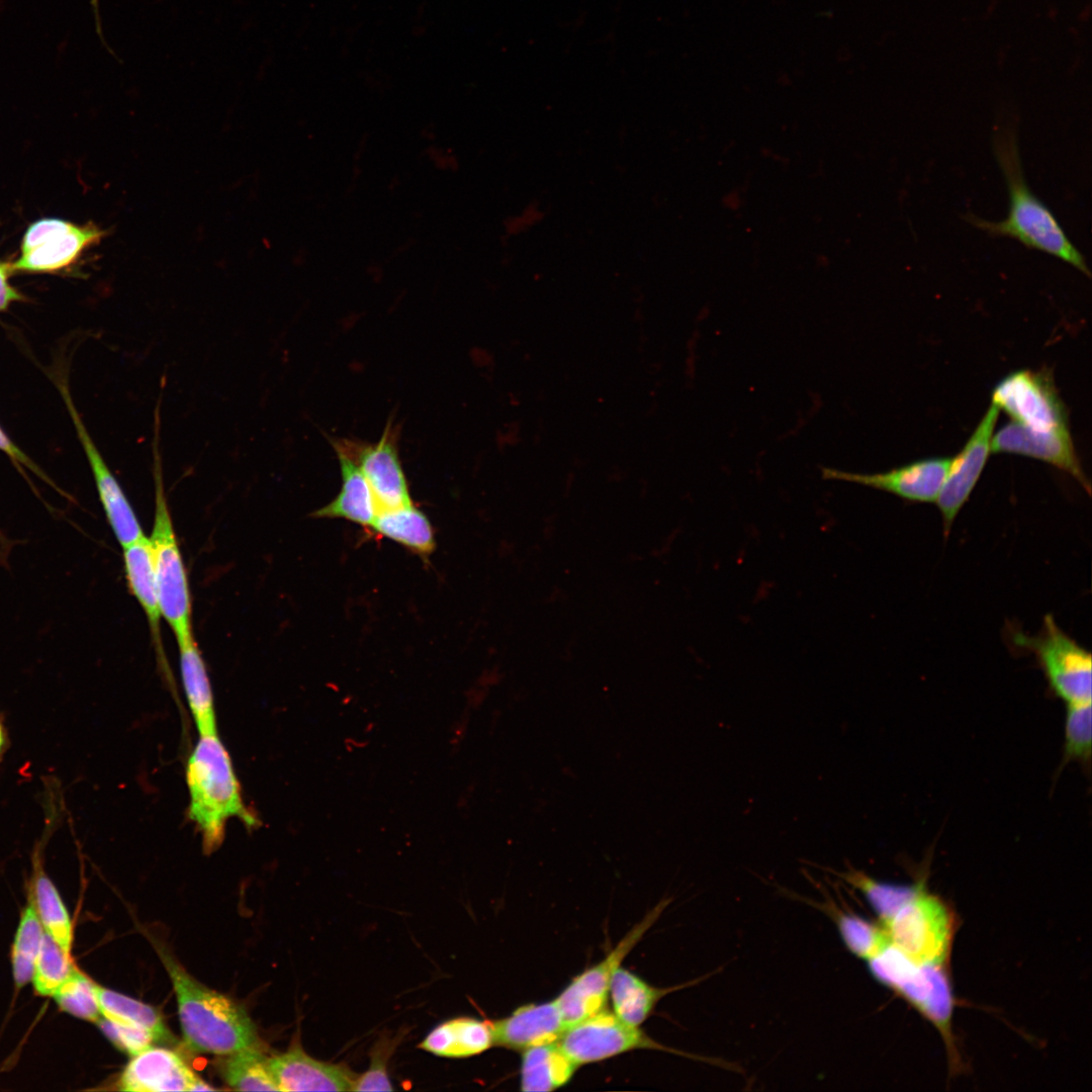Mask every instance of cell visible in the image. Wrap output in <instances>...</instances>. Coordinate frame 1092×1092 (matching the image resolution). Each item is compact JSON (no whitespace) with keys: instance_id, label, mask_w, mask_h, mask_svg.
Segmentation results:
<instances>
[{"instance_id":"40","label":"cell","mask_w":1092,"mask_h":1092,"mask_svg":"<svg viewBox=\"0 0 1092 1092\" xmlns=\"http://www.w3.org/2000/svg\"><path fill=\"white\" fill-rule=\"evenodd\" d=\"M0 450L8 454L12 459L24 464L29 469L33 470L36 474L42 476L41 472L34 466V464L20 451L3 433L0 429Z\"/></svg>"},{"instance_id":"39","label":"cell","mask_w":1092,"mask_h":1092,"mask_svg":"<svg viewBox=\"0 0 1092 1092\" xmlns=\"http://www.w3.org/2000/svg\"><path fill=\"white\" fill-rule=\"evenodd\" d=\"M12 272L11 263L0 262V310L21 298L18 291L9 284L8 277Z\"/></svg>"},{"instance_id":"3","label":"cell","mask_w":1092,"mask_h":1092,"mask_svg":"<svg viewBox=\"0 0 1092 1092\" xmlns=\"http://www.w3.org/2000/svg\"><path fill=\"white\" fill-rule=\"evenodd\" d=\"M159 954L175 992L183 1038L191 1050L225 1057L259 1046L256 1026L241 1004L199 983L162 948Z\"/></svg>"},{"instance_id":"23","label":"cell","mask_w":1092,"mask_h":1092,"mask_svg":"<svg viewBox=\"0 0 1092 1092\" xmlns=\"http://www.w3.org/2000/svg\"><path fill=\"white\" fill-rule=\"evenodd\" d=\"M122 549L127 585L147 616L156 647L162 649L160 633L162 613L149 538L145 535Z\"/></svg>"},{"instance_id":"1","label":"cell","mask_w":1092,"mask_h":1092,"mask_svg":"<svg viewBox=\"0 0 1092 1092\" xmlns=\"http://www.w3.org/2000/svg\"><path fill=\"white\" fill-rule=\"evenodd\" d=\"M994 153L1005 178L1009 212L1001 221H990L973 213L964 218L993 237L1017 240L1027 249L1052 255L1090 277L1085 257L1073 245L1056 216L1028 187L1020 162L1015 129L1003 126L994 134Z\"/></svg>"},{"instance_id":"18","label":"cell","mask_w":1092,"mask_h":1092,"mask_svg":"<svg viewBox=\"0 0 1092 1092\" xmlns=\"http://www.w3.org/2000/svg\"><path fill=\"white\" fill-rule=\"evenodd\" d=\"M105 231L92 222L83 225L70 223L39 246L21 253L14 263L13 272L47 273L61 270L73 264L81 254L104 237Z\"/></svg>"},{"instance_id":"2","label":"cell","mask_w":1092,"mask_h":1092,"mask_svg":"<svg viewBox=\"0 0 1092 1092\" xmlns=\"http://www.w3.org/2000/svg\"><path fill=\"white\" fill-rule=\"evenodd\" d=\"M186 783L187 816L201 836L205 853L220 847L231 819L238 818L250 829L259 826L257 815L244 801L231 755L217 734L199 735L187 760Z\"/></svg>"},{"instance_id":"16","label":"cell","mask_w":1092,"mask_h":1092,"mask_svg":"<svg viewBox=\"0 0 1092 1092\" xmlns=\"http://www.w3.org/2000/svg\"><path fill=\"white\" fill-rule=\"evenodd\" d=\"M198 1080L175 1052L151 1045L131 1056L118 1086L132 1092L193 1091Z\"/></svg>"},{"instance_id":"13","label":"cell","mask_w":1092,"mask_h":1092,"mask_svg":"<svg viewBox=\"0 0 1092 1092\" xmlns=\"http://www.w3.org/2000/svg\"><path fill=\"white\" fill-rule=\"evenodd\" d=\"M991 453L1018 454L1044 461L1070 474L1088 494L1091 492L1069 428L1039 430L1011 421L993 435Z\"/></svg>"},{"instance_id":"29","label":"cell","mask_w":1092,"mask_h":1092,"mask_svg":"<svg viewBox=\"0 0 1092 1092\" xmlns=\"http://www.w3.org/2000/svg\"><path fill=\"white\" fill-rule=\"evenodd\" d=\"M221 1074L226 1084L240 1091H278L267 1058L257 1048L225 1056Z\"/></svg>"},{"instance_id":"37","label":"cell","mask_w":1092,"mask_h":1092,"mask_svg":"<svg viewBox=\"0 0 1092 1092\" xmlns=\"http://www.w3.org/2000/svg\"><path fill=\"white\" fill-rule=\"evenodd\" d=\"M96 1023L118 1050L130 1057L151 1046L157 1040L156 1036L149 1030L116 1022L102 1015Z\"/></svg>"},{"instance_id":"25","label":"cell","mask_w":1092,"mask_h":1092,"mask_svg":"<svg viewBox=\"0 0 1092 1092\" xmlns=\"http://www.w3.org/2000/svg\"><path fill=\"white\" fill-rule=\"evenodd\" d=\"M577 1067L557 1041L529 1048L522 1058L521 1089L555 1090L569 1081Z\"/></svg>"},{"instance_id":"38","label":"cell","mask_w":1092,"mask_h":1092,"mask_svg":"<svg viewBox=\"0 0 1092 1092\" xmlns=\"http://www.w3.org/2000/svg\"><path fill=\"white\" fill-rule=\"evenodd\" d=\"M71 222L60 218H41L31 223L25 231L21 242V253L27 252L55 234L65 230Z\"/></svg>"},{"instance_id":"42","label":"cell","mask_w":1092,"mask_h":1092,"mask_svg":"<svg viewBox=\"0 0 1092 1092\" xmlns=\"http://www.w3.org/2000/svg\"><path fill=\"white\" fill-rule=\"evenodd\" d=\"M90 4L92 6L94 17H95L96 31H97L100 39L104 42V38H103V35H102L100 14H99V0H90Z\"/></svg>"},{"instance_id":"27","label":"cell","mask_w":1092,"mask_h":1092,"mask_svg":"<svg viewBox=\"0 0 1092 1092\" xmlns=\"http://www.w3.org/2000/svg\"><path fill=\"white\" fill-rule=\"evenodd\" d=\"M836 875L863 894L880 917L882 924L887 923L924 889L922 883L911 885L885 883L853 869Z\"/></svg>"},{"instance_id":"5","label":"cell","mask_w":1092,"mask_h":1092,"mask_svg":"<svg viewBox=\"0 0 1092 1092\" xmlns=\"http://www.w3.org/2000/svg\"><path fill=\"white\" fill-rule=\"evenodd\" d=\"M1013 641L1036 656L1051 689L1066 704L1091 700V653L1066 634L1053 615L1044 616L1039 633L1015 632Z\"/></svg>"},{"instance_id":"30","label":"cell","mask_w":1092,"mask_h":1092,"mask_svg":"<svg viewBox=\"0 0 1092 1092\" xmlns=\"http://www.w3.org/2000/svg\"><path fill=\"white\" fill-rule=\"evenodd\" d=\"M944 965H922L929 981V992L921 1013L938 1029L946 1044L948 1056L956 1065L958 1060L950 1029L953 999Z\"/></svg>"},{"instance_id":"21","label":"cell","mask_w":1092,"mask_h":1092,"mask_svg":"<svg viewBox=\"0 0 1092 1092\" xmlns=\"http://www.w3.org/2000/svg\"><path fill=\"white\" fill-rule=\"evenodd\" d=\"M493 1045L489 1021L457 1017L436 1026L419 1048L444 1058H467Z\"/></svg>"},{"instance_id":"12","label":"cell","mask_w":1092,"mask_h":1092,"mask_svg":"<svg viewBox=\"0 0 1092 1092\" xmlns=\"http://www.w3.org/2000/svg\"><path fill=\"white\" fill-rule=\"evenodd\" d=\"M951 458L936 457L918 460L879 473H856L823 467L821 474L827 480L847 481L883 490L913 503H935Z\"/></svg>"},{"instance_id":"8","label":"cell","mask_w":1092,"mask_h":1092,"mask_svg":"<svg viewBox=\"0 0 1092 1092\" xmlns=\"http://www.w3.org/2000/svg\"><path fill=\"white\" fill-rule=\"evenodd\" d=\"M332 445L357 464L372 490L377 513L413 505L399 459L396 429L391 422L376 443L338 439Z\"/></svg>"},{"instance_id":"14","label":"cell","mask_w":1092,"mask_h":1092,"mask_svg":"<svg viewBox=\"0 0 1092 1092\" xmlns=\"http://www.w3.org/2000/svg\"><path fill=\"white\" fill-rule=\"evenodd\" d=\"M65 398L79 439L90 463L106 519L120 546L122 548L126 547L145 536L139 519L119 482L108 468L88 434L69 394L65 393Z\"/></svg>"},{"instance_id":"20","label":"cell","mask_w":1092,"mask_h":1092,"mask_svg":"<svg viewBox=\"0 0 1092 1092\" xmlns=\"http://www.w3.org/2000/svg\"><path fill=\"white\" fill-rule=\"evenodd\" d=\"M335 451L341 467V489L332 502L312 516L345 519L370 529L377 514L372 490L357 464L345 453Z\"/></svg>"},{"instance_id":"6","label":"cell","mask_w":1092,"mask_h":1092,"mask_svg":"<svg viewBox=\"0 0 1092 1092\" xmlns=\"http://www.w3.org/2000/svg\"><path fill=\"white\" fill-rule=\"evenodd\" d=\"M890 943L914 963L945 964L953 933L946 906L923 889L883 924Z\"/></svg>"},{"instance_id":"11","label":"cell","mask_w":1092,"mask_h":1092,"mask_svg":"<svg viewBox=\"0 0 1092 1092\" xmlns=\"http://www.w3.org/2000/svg\"><path fill=\"white\" fill-rule=\"evenodd\" d=\"M999 414V407L991 403L963 449L951 458L947 475L935 502L942 517L945 537L985 468L991 454V442Z\"/></svg>"},{"instance_id":"26","label":"cell","mask_w":1092,"mask_h":1092,"mask_svg":"<svg viewBox=\"0 0 1092 1092\" xmlns=\"http://www.w3.org/2000/svg\"><path fill=\"white\" fill-rule=\"evenodd\" d=\"M672 990L654 988L636 975L619 967L612 976L609 993L615 1015L629 1025L639 1026L656 1002Z\"/></svg>"},{"instance_id":"15","label":"cell","mask_w":1092,"mask_h":1092,"mask_svg":"<svg viewBox=\"0 0 1092 1092\" xmlns=\"http://www.w3.org/2000/svg\"><path fill=\"white\" fill-rule=\"evenodd\" d=\"M278 1091H352L356 1076L342 1064L313 1059L299 1042L267 1058Z\"/></svg>"},{"instance_id":"7","label":"cell","mask_w":1092,"mask_h":1092,"mask_svg":"<svg viewBox=\"0 0 1092 1092\" xmlns=\"http://www.w3.org/2000/svg\"><path fill=\"white\" fill-rule=\"evenodd\" d=\"M992 403L1011 421L1039 430L1068 427V415L1050 373L1019 370L1005 376L995 386Z\"/></svg>"},{"instance_id":"19","label":"cell","mask_w":1092,"mask_h":1092,"mask_svg":"<svg viewBox=\"0 0 1092 1092\" xmlns=\"http://www.w3.org/2000/svg\"><path fill=\"white\" fill-rule=\"evenodd\" d=\"M180 673L199 735L217 734L214 699L207 668L194 637L178 644Z\"/></svg>"},{"instance_id":"33","label":"cell","mask_w":1092,"mask_h":1092,"mask_svg":"<svg viewBox=\"0 0 1092 1092\" xmlns=\"http://www.w3.org/2000/svg\"><path fill=\"white\" fill-rule=\"evenodd\" d=\"M53 997L62 1010L78 1018L96 1022L101 1017L98 986L78 970Z\"/></svg>"},{"instance_id":"4","label":"cell","mask_w":1092,"mask_h":1092,"mask_svg":"<svg viewBox=\"0 0 1092 1092\" xmlns=\"http://www.w3.org/2000/svg\"><path fill=\"white\" fill-rule=\"evenodd\" d=\"M160 410H155L153 442L155 516L149 538L162 618L171 628L177 644L193 637L191 598L183 557L178 545L164 490L159 449Z\"/></svg>"},{"instance_id":"9","label":"cell","mask_w":1092,"mask_h":1092,"mask_svg":"<svg viewBox=\"0 0 1092 1092\" xmlns=\"http://www.w3.org/2000/svg\"><path fill=\"white\" fill-rule=\"evenodd\" d=\"M557 1042L577 1066L635 1049H664L605 1009L568 1026Z\"/></svg>"},{"instance_id":"34","label":"cell","mask_w":1092,"mask_h":1092,"mask_svg":"<svg viewBox=\"0 0 1092 1092\" xmlns=\"http://www.w3.org/2000/svg\"><path fill=\"white\" fill-rule=\"evenodd\" d=\"M1092 701L1067 704L1064 755L1067 760L1088 761L1091 757Z\"/></svg>"},{"instance_id":"10","label":"cell","mask_w":1092,"mask_h":1092,"mask_svg":"<svg viewBox=\"0 0 1092 1092\" xmlns=\"http://www.w3.org/2000/svg\"><path fill=\"white\" fill-rule=\"evenodd\" d=\"M664 906V903L657 905L603 961L574 978L555 999L567 1027L605 1009L614 972L656 920Z\"/></svg>"},{"instance_id":"32","label":"cell","mask_w":1092,"mask_h":1092,"mask_svg":"<svg viewBox=\"0 0 1092 1092\" xmlns=\"http://www.w3.org/2000/svg\"><path fill=\"white\" fill-rule=\"evenodd\" d=\"M76 970L70 951L44 932L31 979L35 991L53 996Z\"/></svg>"},{"instance_id":"41","label":"cell","mask_w":1092,"mask_h":1092,"mask_svg":"<svg viewBox=\"0 0 1092 1092\" xmlns=\"http://www.w3.org/2000/svg\"><path fill=\"white\" fill-rule=\"evenodd\" d=\"M9 743L8 731L2 714L0 713V762L3 760V757L8 750Z\"/></svg>"},{"instance_id":"28","label":"cell","mask_w":1092,"mask_h":1092,"mask_svg":"<svg viewBox=\"0 0 1092 1092\" xmlns=\"http://www.w3.org/2000/svg\"><path fill=\"white\" fill-rule=\"evenodd\" d=\"M98 1001L102 1016L149 1030L157 1040L169 1036L162 1015L155 1007L102 987H98Z\"/></svg>"},{"instance_id":"24","label":"cell","mask_w":1092,"mask_h":1092,"mask_svg":"<svg viewBox=\"0 0 1092 1092\" xmlns=\"http://www.w3.org/2000/svg\"><path fill=\"white\" fill-rule=\"evenodd\" d=\"M370 529L422 557H428L436 546L428 517L414 505L378 512Z\"/></svg>"},{"instance_id":"36","label":"cell","mask_w":1092,"mask_h":1092,"mask_svg":"<svg viewBox=\"0 0 1092 1092\" xmlns=\"http://www.w3.org/2000/svg\"><path fill=\"white\" fill-rule=\"evenodd\" d=\"M397 1037L382 1036L371 1052L370 1066L360 1076H356L352 1091H392L388 1077L387 1063L397 1045Z\"/></svg>"},{"instance_id":"35","label":"cell","mask_w":1092,"mask_h":1092,"mask_svg":"<svg viewBox=\"0 0 1092 1092\" xmlns=\"http://www.w3.org/2000/svg\"><path fill=\"white\" fill-rule=\"evenodd\" d=\"M837 923L846 946L859 958H873L889 942L883 926L879 927L858 916L841 914Z\"/></svg>"},{"instance_id":"31","label":"cell","mask_w":1092,"mask_h":1092,"mask_svg":"<svg viewBox=\"0 0 1092 1092\" xmlns=\"http://www.w3.org/2000/svg\"><path fill=\"white\" fill-rule=\"evenodd\" d=\"M43 934L44 930L30 901L22 912L11 953L13 977L18 987L32 979Z\"/></svg>"},{"instance_id":"17","label":"cell","mask_w":1092,"mask_h":1092,"mask_svg":"<svg viewBox=\"0 0 1092 1092\" xmlns=\"http://www.w3.org/2000/svg\"><path fill=\"white\" fill-rule=\"evenodd\" d=\"M489 1022L493 1044L516 1051L556 1042L567 1028L555 1000L522 1006L510 1016Z\"/></svg>"},{"instance_id":"22","label":"cell","mask_w":1092,"mask_h":1092,"mask_svg":"<svg viewBox=\"0 0 1092 1092\" xmlns=\"http://www.w3.org/2000/svg\"><path fill=\"white\" fill-rule=\"evenodd\" d=\"M868 962L877 980L922 1011L929 992V981L923 966L914 963L890 941Z\"/></svg>"}]
</instances>
